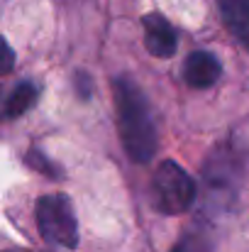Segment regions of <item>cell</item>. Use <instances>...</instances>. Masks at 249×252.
I'll list each match as a JSON object with an SVG mask.
<instances>
[{"label": "cell", "mask_w": 249, "mask_h": 252, "mask_svg": "<svg viewBox=\"0 0 249 252\" xmlns=\"http://www.w3.org/2000/svg\"><path fill=\"white\" fill-rule=\"evenodd\" d=\"M142 22H144V44H147L149 54H154L159 59H168L176 52V42H178L176 30L168 25V20L164 15H159V12L147 15Z\"/></svg>", "instance_id": "277c9868"}, {"label": "cell", "mask_w": 249, "mask_h": 252, "mask_svg": "<svg viewBox=\"0 0 249 252\" xmlns=\"http://www.w3.org/2000/svg\"><path fill=\"white\" fill-rule=\"evenodd\" d=\"M171 252H213V240H210L208 233H200V230L186 233V235L173 245Z\"/></svg>", "instance_id": "ba28073f"}, {"label": "cell", "mask_w": 249, "mask_h": 252, "mask_svg": "<svg viewBox=\"0 0 249 252\" xmlns=\"http://www.w3.org/2000/svg\"><path fill=\"white\" fill-rule=\"evenodd\" d=\"M115 108H117V132L125 145V152L132 162L147 164L157 152V125L154 113L142 93V88L127 76L115 79Z\"/></svg>", "instance_id": "6da1fadb"}, {"label": "cell", "mask_w": 249, "mask_h": 252, "mask_svg": "<svg viewBox=\"0 0 249 252\" xmlns=\"http://www.w3.org/2000/svg\"><path fill=\"white\" fill-rule=\"evenodd\" d=\"M227 30L249 49V0H218Z\"/></svg>", "instance_id": "8992f818"}, {"label": "cell", "mask_w": 249, "mask_h": 252, "mask_svg": "<svg viewBox=\"0 0 249 252\" xmlns=\"http://www.w3.org/2000/svg\"><path fill=\"white\" fill-rule=\"evenodd\" d=\"M37 95H39V88L32 84V81H22V84H17L15 88H12V93L5 98V118L12 120V118L27 113V110L34 105Z\"/></svg>", "instance_id": "52a82bcc"}, {"label": "cell", "mask_w": 249, "mask_h": 252, "mask_svg": "<svg viewBox=\"0 0 249 252\" xmlns=\"http://www.w3.org/2000/svg\"><path fill=\"white\" fill-rule=\"evenodd\" d=\"M152 193H154V206L166 213L176 216L183 213L193 206L195 201V181L188 176V171L178 167L176 162L166 159L154 171L152 181Z\"/></svg>", "instance_id": "3957f363"}, {"label": "cell", "mask_w": 249, "mask_h": 252, "mask_svg": "<svg viewBox=\"0 0 249 252\" xmlns=\"http://www.w3.org/2000/svg\"><path fill=\"white\" fill-rule=\"evenodd\" d=\"M2 52H5V59H2V74H7L12 69V49L10 44H2Z\"/></svg>", "instance_id": "30bf717a"}, {"label": "cell", "mask_w": 249, "mask_h": 252, "mask_svg": "<svg viewBox=\"0 0 249 252\" xmlns=\"http://www.w3.org/2000/svg\"><path fill=\"white\" fill-rule=\"evenodd\" d=\"M222 66L210 52H193L183 64V79L193 88H210L220 79Z\"/></svg>", "instance_id": "5b68a950"}, {"label": "cell", "mask_w": 249, "mask_h": 252, "mask_svg": "<svg viewBox=\"0 0 249 252\" xmlns=\"http://www.w3.org/2000/svg\"><path fill=\"white\" fill-rule=\"evenodd\" d=\"M27 164L32 169H37V171H42V174H47V176H61V169L52 167L49 164V159L42 155V152H37V150H32V152H27Z\"/></svg>", "instance_id": "9c48e42d"}, {"label": "cell", "mask_w": 249, "mask_h": 252, "mask_svg": "<svg viewBox=\"0 0 249 252\" xmlns=\"http://www.w3.org/2000/svg\"><path fill=\"white\" fill-rule=\"evenodd\" d=\"M37 228L52 245L69 250L79 245V223L64 193H47L37 201Z\"/></svg>", "instance_id": "7a4b0ae2"}]
</instances>
